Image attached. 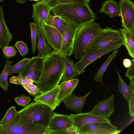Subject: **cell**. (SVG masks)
I'll list each match as a JSON object with an SVG mask.
<instances>
[{
    "label": "cell",
    "instance_id": "cell-44",
    "mask_svg": "<svg viewBox=\"0 0 134 134\" xmlns=\"http://www.w3.org/2000/svg\"><path fill=\"white\" fill-rule=\"evenodd\" d=\"M5 0H0V3L4 1Z\"/></svg>",
    "mask_w": 134,
    "mask_h": 134
},
{
    "label": "cell",
    "instance_id": "cell-4",
    "mask_svg": "<svg viewBox=\"0 0 134 134\" xmlns=\"http://www.w3.org/2000/svg\"><path fill=\"white\" fill-rule=\"evenodd\" d=\"M53 111L47 105L35 101L18 111L25 122L48 128Z\"/></svg>",
    "mask_w": 134,
    "mask_h": 134
},
{
    "label": "cell",
    "instance_id": "cell-40",
    "mask_svg": "<svg viewBox=\"0 0 134 134\" xmlns=\"http://www.w3.org/2000/svg\"><path fill=\"white\" fill-rule=\"evenodd\" d=\"M132 62L130 59L126 58L124 59L123 62V64L124 66L126 68H128L131 65Z\"/></svg>",
    "mask_w": 134,
    "mask_h": 134
},
{
    "label": "cell",
    "instance_id": "cell-42",
    "mask_svg": "<svg viewBox=\"0 0 134 134\" xmlns=\"http://www.w3.org/2000/svg\"><path fill=\"white\" fill-rule=\"evenodd\" d=\"M130 85L129 86L132 91H134V78L130 79Z\"/></svg>",
    "mask_w": 134,
    "mask_h": 134
},
{
    "label": "cell",
    "instance_id": "cell-13",
    "mask_svg": "<svg viewBox=\"0 0 134 134\" xmlns=\"http://www.w3.org/2000/svg\"><path fill=\"white\" fill-rule=\"evenodd\" d=\"M73 126L72 120L70 115L59 114L53 112L50 121L48 130L67 131Z\"/></svg>",
    "mask_w": 134,
    "mask_h": 134
},
{
    "label": "cell",
    "instance_id": "cell-15",
    "mask_svg": "<svg viewBox=\"0 0 134 134\" xmlns=\"http://www.w3.org/2000/svg\"><path fill=\"white\" fill-rule=\"evenodd\" d=\"M70 115L72 120L73 125L76 128L77 130L84 125L90 123L100 122H111L109 119H106L89 112L71 114Z\"/></svg>",
    "mask_w": 134,
    "mask_h": 134
},
{
    "label": "cell",
    "instance_id": "cell-5",
    "mask_svg": "<svg viewBox=\"0 0 134 134\" xmlns=\"http://www.w3.org/2000/svg\"><path fill=\"white\" fill-rule=\"evenodd\" d=\"M120 31L109 27L101 29L100 31L86 49L84 55L97 52L108 47L123 44Z\"/></svg>",
    "mask_w": 134,
    "mask_h": 134
},
{
    "label": "cell",
    "instance_id": "cell-10",
    "mask_svg": "<svg viewBox=\"0 0 134 134\" xmlns=\"http://www.w3.org/2000/svg\"><path fill=\"white\" fill-rule=\"evenodd\" d=\"M121 46L120 45L113 46L97 52L84 55L75 65L77 75H79L85 72V68L97 59L112 51L117 49Z\"/></svg>",
    "mask_w": 134,
    "mask_h": 134
},
{
    "label": "cell",
    "instance_id": "cell-6",
    "mask_svg": "<svg viewBox=\"0 0 134 134\" xmlns=\"http://www.w3.org/2000/svg\"><path fill=\"white\" fill-rule=\"evenodd\" d=\"M48 128L25 122L18 111L8 123L0 125V134H46Z\"/></svg>",
    "mask_w": 134,
    "mask_h": 134
},
{
    "label": "cell",
    "instance_id": "cell-3",
    "mask_svg": "<svg viewBox=\"0 0 134 134\" xmlns=\"http://www.w3.org/2000/svg\"><path fill=\"white\" fill-rule=\"evenodd\" d=\"M101 29L98 23L93 22L79 27L74 38L73 53L76 60L84 55L86 50Z\"/></svg>",
    "mask_w": 134,
    "mask_h": 134
},
{
    "label": "cell",
    "instance_id": "cell-7",
    "mask_svg": "<svg viewBox=\"0 0 134 134\" xmlns=\"http://www.w3.org/2000/svg\"><path fill=\"white\" fill-rule=\"evenodd\" d=\"M61 18L64 25V31L61 47L58 52L63 55L69 57L73 53L74 38L79 26L69 21Z\"/></svg>",
    "mask_w": 134,
    "mask_h": 134
},
{
    "label": "cell",
    "instance_id": "cell-33",
    "mask_svg": "<svg viewBox=\"0 0 134 134\" xmlns=\"http://www.w3.org/2000/svg\"><path fill=\"white\" fill-rule=\"evenodd\" d=\"M2 49L4 57L7 59L15 55L17 53L15 47L13 46H6Z\"/></svg>",
    "mask_w": 134,
    "mask_h": 134
},
{
    "label": "cell",
    "instance_id": "cell-46",
    "mask_svg": "<svg viewBox=\"0 0 134 134\" xmlns=\"http://www.w3.org/2000/svg\"><path fill=\"white\" fill-rule=\"evenodd\" d=\"M88 2H89L91 0H87Z\"/></svg>",
    "mask_w": 134,
    "mask_h": 134
},
{
    "label": "cell",
    "instance_id": "cell-9",
    "mask_svg": "<svg viewBox=\"0 0 134 134\" xmlns=\"http://www.w3.org/2000/svg\"><path fill=\"white\" fill-rule=\"evenodd\" d=\"M119 6L121 27L134 33V3L131 0H120Z\"/></svg>",
    "mask_w": 134,
    "mask_h": 134
},
{
    "label": "cell",
    "instance_id": "cell-38",
    "mask_svg": "<svg viewBox=\"0 0 134 134\" xmlns=\"http://www.w3.org/2000/svg\"><path fill=\"white\" fill-rule=\"evenodd\" d=\"M129 114L131 117L134 116V92L132 94L131 99L129 102Z\"/></svg>",
    "mask_w": 134,
    "mask_h": 134
},
{
    "label": "cell",
    "instance_id": "cell-24",
    "mask_svg": "<svg viewBox=\"0 0 134 134\" xmlns=\"http://www.w3.org/2000/svg\"><path fill=\"white\" fill-rule=\"evenodd\" d=\"M123 41V45L126 48L129 55L134 58V33H132L125 29H120Z\"/></svg>",
    "mask_w": 134,
    "mask_h": 134
},
{
    "label": "cell",
    "instance_id": "cell-23",
    "mask_svg": "<svg viewBox=\"0 0 134 134\" xmlns=\"http://www.w3.org/2000/svg\"><path fill=\"white\" fill-rule=\"evenodd\" d=\"M62 58L65 69L62 80L64 81L74 79L77 75L74 61L65 55H63Z\"/></svg>",
    "mask_w": 134,
    "mask_h": 134
},
{
    "label": "cell",
    "instance_id": "cell-8",
    "mask_svg": "<svg viewBox=\"0 0 134 134\" xmlns=\"http://www.w3.org/2000/svg\"><path fill=\"white\" fill-rule=\"evenodd\" d=\"M122 131L110 122H100L85 125L78 129L77 134H117Z\"/></svg>",
    "mask_w": 134,
    "mask_h": 134
},
{
    "label": "cell",
    "instance_id": "cell-1",
    "mask_svg": "<svg viewBox=\"0 0 134 134\" xmlns=\"http://www.w3.org/2000/svg\"><path fill=\"white\" fill-rule=\"evenodd\" d=\"M63 56L54 50L43 57V65L39 80L35 85L42 93L53 88L62 80L65 66Z\"/></svg>",
    "mask_w": 134,
    "mask_h": 134
},
{
    "label": "cell",
    "instance_id": "cell-39",
    "mask_svg": "<svg viewBox=\"0 0 134 134\" xmlns=\"http://www.w3.org/2000/svg\"><path fill=\"white\" fill-rule=\"evenodd\" d=\"M45 23L48 25L56 28L55 15H51L50 14L47 19Z\"/></svg>",
    "mask_w": 134,
    "mask_h": 134
},
{
    "label": "cell",
    "instance_id": "cell-17",
    "mask_svg": "<svg viewBox=\"0 0 134 134\" xmlns=\"http://www.w3.org/2000/svg\"><path fill=\"white\" fill-rule=\"evenodd\" d=\"M32 18L38 24L45 23L50 15L52 9L44 1L41 0L33 4Z\"/></svg>",
    "mask_w": 134,
    "mask_h": 134
},
{
    "label": "cell",
    "instance_id": "cell-18",
    "mask_svg": "<svg viewBox=\"0 0 134 134\" xmlns=\"http://www.w3.org/2000/svg\"><path fill=\"white\" fill-rule=\"evenodd\" d=\"M91 91L92 90L90 91L84 96L81 97L77 96L72 93L70 96L63 100L65 107L78 113H81L86 98Z\"/></svg>",
    "mask_w": 134,
    "mask_h": 134
},
{
    "label": "cell",
    "instance_id": "cell-16",
    "mask_svg": "<svg viewBox=\"0 0 134 134\" xmlns=\"http://www.w3.org/2000/svg\"><path fill=\"white\" fill-rule=\"evenodd\" d=\"M59 90V86L58 85L51 90L35 97L34 100L47 105L53 111L59 105L58 100Z\"/></svg>",
    "mask_w": 134,
    "mask_h": 134
},
{
    "label": "cell",
    "instance_id": "cell-28",
    "mask_svg": "<svg viewBox=\"0 0 134 134\" xmlns=\"http://www.w3.org/2000/svg\"><path fill=\"white\" fill-rule=\"evenodd\" d=\"M45 2L52 9L58 5L68 3H79L89 4L87 0H42Z\"/></svg>",
    "mask_w": 134,
    "mask_h": 134
},
{
    "label": "cell",
    "instance_id": "cell-26",
    "mask_svg": "<svg viewBox=\"0 0 134 134\" xmlns=\"http://www.w3.org/2000/svg\"><path fill=\"white\" fill-rule=\"evenodd\" d=\"M118 78V90L126 100L129 102L132 94L133 92L129 86L127 85L121 78L118 71L117 70Z\"/></svg>",
    "mask_w": 134,
    "mask_h": 134
},
{
    "label": "cell",
    "instance_id": "cell-36",
    "mask_svg": "<svg viewBox=\"0 0 134 134\" xmlns=\"http://www.w3.org/2000/svg\"><path fill=\"white\" fill-rule=\"evenodd\" d=\"M55 20L56 29L63 36L64 31V26L61 18L59 16L55 15Z\"/></svg>",
    "mask_w": 134,
    "mask_h": 134
},
{
    "label": "cell",
    "instance_id": "cell-12",
    "mask_svg": "<svg viewBox=\"0 0 134 134\" xmlns=\"http://www.w3.org/2000/svg\"><path fill=\"white\" fill-rule=\"evenodd\" d=\"M114 111V95L113 94L108 98L98 102L89 112L108 119Z\"/></svg>",
    "mask_w": 134,
    "mask_h": 134
},
{
    "label": "cell",
    "instance_id": "cell-43",
    "mask_svg": "<svg viewBox=\"0 0 134 134\" xmlns=\"http://www.w3.org/2000/svg\"><path fill=\"white\" fill-rule=\"evenodd\" d=\"M27 0H15L18 3H20L22 4L24 3Z\"/></svg>",
    "mask_w": 134,
    "mask_h": 134
},
{
    "label": "cell",
    "instance_id": "cell-37",
    "mask_svg": "<svg viewBox=\"0 0 134 134\" xmlns=\"http://www.w3.org/2000/svg\"><path fill=\"white\" fill-rule=\"evenodd\" d=\"M131 65L128 69L126 73V76L130 79L134 78V60L133 58L132 60Z\"/></svg>",
    "mask_w": 134,
    "mask_h": 134
},
{
    "label": "cell",
    "instance_id": "cell-11",
    "mask_svg": "<svg viewBox=\"0 0 134 134\" xmlns=\"http://www.w3.org/2000/svg\"><path fill=\"white\" fill-rule=\"evenodd\" d=\"M43 57H33L29 63L20 74L22 77L32 80L37 83L41 74L43 65Z\"/></svg>",
    "mask_w": 134,
    "mask_h": 134
},
{
    "label": "cell",
    "instance_id": "cell-31",
    "mask_svg": "<svg viewBox=\"0 0 134 134\" xmlns=\"http://www.w3.org/2000/svg\"><path fill=\"white\" fill-rule=\"evenodd\" d=\"M18 111L14 106L9 108L7 111L3 119L0 121V125L5 124L11 121Z\"/></svg>",
    "mask_w": 134,
    "mask_h": 134
},
{
    "label": "cell",
    "instance_id": "cell-30",
    "mask_svg": "<svg viewBox=\"0 0 134 134\" xmlns=\"http://www.w3.org/2000/svg\"><path fill=\"white\" fill-rule=\"evenodd\" d=\"M30 26L31 31L32 52L34 54L36 52L37 48L36 39L38 35V25L35 22H32L30 23Z\"/></svg>",
    "mask_w": 134,
    "mask_h": 134
},
{
    "label": "cell",
    "instance_id": "cell-25",
    "mask_svg": "<svg viewBox=\"0 0 134 134\" xmlns=\"http://www.w3.org/2000/svg\"><path fill=\"white\" fill-rule=\"evenodd\" d=\"M118 52L117 49L113 51L112 54L108 56L94 75V81L99 82L106 88V87L103 83L102 77L111 62L116 57Z\"/></svg>",
    "mask_w": 134,
    "mask_h": 134
},
{
    "label": "cell",
    "instance_id": "cell-19",
    "mask_svg": "<svg viewBox=\"0 0 134 134\" xmlns=\"http://www.w3.org/2000/svg\"><path fill=\"white\" fill-rule=\"evenodd\" d=\"M4 16L3 7L0 5V49L8 45L13 37L5 23Z\"/></svg>",
    "mask_w": 134,
    "mask_h": 134
},
{
    "label": "cell",
    "instance_id": "cell-35",
    "mask_svg": "<svg viewBox=\"0 0 134 134\" xmlns=\"http://www.w3.org/2000/svg\"><path fill=\"white\" fill-rule=\"evenodd\" d=\"M15 47L18 50L21 55L24 56L29 52L26 44L22 41H18L15 44Z\"/></svg>",
    "mask_w": 134,
    "mask_h": 134
},
{
    "label": "cell",
    "instance_id": "cell-27",
    "mask_svg": "<svg viewBox=\"0 0 134 134\" xmlns=\"http://www.w3.org/2000/svg\"><path fill=\"white\" fill-rule=\"evenodd\" d=\"M13 61L7 60L5 63L4 69L0 74V87L4 91L7 92L9 84L7 81L8 73L11 64Z\"/></svg>",
    "mask_w": 134,
    "mask_h": 134
},
{
    "label": "cell",
    "instance_id": "cell-2",
    "mask_svg": "<svg viewBox=\"0 0 134 134\" xmlns=\"http://www.w3.org/2000/svg\"><path fill=\"white\" fill-rule=\"evenodd\" d=\"M55 15L69 21L79 27L93 22L95 14L89 4L68 3L57 6L52 9Z\"/></svg>",
    "mask_w": 134,
    "mask_h": 134
},
{
    "label": "cell",
    "instance_id": "cell-32",
    "mask_svg": "<svg viewBox=\"0 0 134 134\" xmlns=\"http://www.w3.org/2000/svg\"><path fill=\"white\" fill-rule=\"evenodd\" d=\"M22 86L33 97H35L42 93L33 83H28Z\"/></svg>",
    "mask_w": 134,
    "mask_h": 134
},
{
    "label": "cell",
    "instance_id": "cell-41",
    "mask_svg": "<svg viewBox=\"0 0 134 134\" xmlns=\"http://www.w3.org/2000/svg\"><path fill=\"white\" fill-rule=\"evenodd\" d=\"M10 82L12 83L19 84V82L17 76L12 77L9 79Z\"/></svg>",
    "mask_w": 134,
    "mask_h": 134
},
{
    "label": "cell",
    "instance_id": "cell-22",
    "mask_svg": "<svg viewBox=\"0 0 134 134\" xmlns=\"http://www.w3.org/2000/svg\"><path fill=\"white\" fill-rule=\"evenodd\" d=\"M99 11L107 14L111 18L121 16L119 4L114 0L105 1L102 4Z\"/></svg>",
    "mask_w": 134,
    "mask_h": 134
},
{
    "label": "cell",
    "instance_id": "cell-29",
    "mask_svg": "<svg viewBox=\"0 0 134 134\" xmlns=\"http://www.w3.org/2000/svg\"><path fill=\"white\" fill-rule=\"evenodd\" d=\"M31 58H26L15 65L10 66L9 69L8 76L15 73H21L26 65L31 61Z\"/></svg>",
    "mask_w": 134,
    "mask_h": 134
},
{
    "label": "cell",
    "instance_id": "cell-14",
    "mask_svg": "<svg viewBox=\"0 0 134 134\" xmlns=\"http://www.w3.org/2000/svg\"><path fill=\"white\" fill-rule=\"evenodd\" d=\"M43 31L47 42L54 50L58 52L60 50L63 36L56 28L43 23Z\"/></svg>",
    "mask_w": 134,
    "mask_h": 134
},
{
    "label": "cell",
    "instance_id": "cell-20",
    "mask_svg": "<svg viewBox=\"0 0 134 134\" xmlns=\"http://www.w3.org/2000/svg\"><path fill=\"white\" fill-rule=\"evenodd\" d=\"M79 80L78 78L63 81L59 85L60 90L58 97L60 103L70 96L77 85Z\"/></svg>",
    "mask_w": 134,
    "mask_h": 134
},
{
    "label": "cell",
    "instance_id": "cell-21",
    "mask_svg": "<svg viewBox=\"0 0 134 134\" xmlns=\"http://www.w3.org/2000/svg\"><path fill=\"white\" fill-rule=\"evenodd\" d=\"M38 40L37 47L38 49L37 56L43 57L52 52V48L48 44L43 33L42 24H38Z\"/></svg>",
    "mask_w": 134,
    "mask_h": 134
},
{
    "label": "cell",
    "instance_id": "cell-45",
    "mask_svg": "<svg viewBox=\"0 0 134 134\" xmlns=\"http://www.w3.org/2000/svg\"><path fill=\"white\" fill-rule=\"evenodd\" d=\"M30 0V1H38L40 0Z\"/></svg>",
    "mask_w": 134,
    "mask_h": 134
},
{
    "label": "cell",
    "instance_id": "cell-34",
    "mask_svg": "<svg viewBox=\"0 0 134 134\" xmlns=\"http://www.w3.org/2000/svg\"><path fill=\"white\" fill-rule=\"evenodd\" d=\"M14 100L18 105L25 107L29 104L31 99L29 96L23 94L16 97Z\"/></svg>",
    "mask_w": 134,
    "mask_h": 134
}]
</instances>
